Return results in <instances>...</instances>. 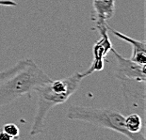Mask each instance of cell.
<instances>
[{
  "label": "cell",
  "instance_id": "cell-1",
  "mask_svg": "<svg viewBox=\"0 0 146 140\" xmlns=\"http://www.w3.org/2000/svg\"><path fill=\"white\" fill-rule=\"evenodd\" d=\"M82 80L80 73H74L72 75L62 79L51 80L34 89L38 95V104L30 128V135L35 136L42 133L46 117L50 110L69 100L71 96L79 88Z\"/></svg>",
  "mask_w": 146,
  "mask_h": 140
},
{
  "label": "cell",
  "instance_id": "cell-2",
  "mask_svg": "<svg viewBox=\"0 0 146 140\" xmlns=\"http://www.w3.org/2000/svg\"><path fill=\"white\" fill-rule=\"evenodd\" d=\"M51 80L48 74L29 58L26 67L0 81V107L11 104L22 96L29 95L37 87Z\"/></svg>",
  "mask_w": 146,
  "mask_h": 140
},
{
  "label": "cell",
  "instance_id": "cell-3",
  "mask_svg": "<svg viewBox=\"0 0 146 140\" xmlns=\"http://www.w3.org/2000/svg\"><path fill=\"white\" fill-rule=\"evenodd\" d=\"M66 116L69 120L84 121L101 128L112 130L130 140H145L143 133L135 135L126 130L125 116L117 110L105 107L73 105L69 107Z\"/></svg>",
  "mask_w": 146,
  "mask_h": 140
},
{
  "label": "cell",
  "instance_id": "cell-4",
  "mask_svg": "<svg viewBox=\"0 0 146 140\" xmlns=\"http://www.w3.org/2000/svg\"><path fill=\"white\" fill-rule=\"evenodd\" d=\"M127 110L131 109L143 118L145 114V82L146 80L120 79Z\"/></svg>",
  "mask_w": 146,
  "mask_h": 140
},
{
  "label": "cell",
  "instance_id": "cell-5",
  "mask_svg": "<svg viewBox=\"0 0 146 140\" xmlns=\"http://www.w3.org/2000/svg\"><path fill=\"white\" fill-rule=\"evenodd\" d=\"M108 24H102V26L94 27V30H97L100 34V38L94 43L92 47V61L90 65L89 69L84 73H80L82 78L91 75L92 73L95 71H101L104 70L106 57L108 53L110 52L112 48V43L108 36Z\"/></svg>",
  "mask_w": 146,
  "mask_h": 140
},
{
  "label": "cell",
  "instance_id": "cell-6",
  "mask_svg": "<svg viewBox=\"0 0 146 140\" xmlns=\"http://www.w3.org/2000/svg\"><path fill=\"white\" fill-rule=\"evenodd\" d=\"M110 52L115 57L117 62V68L115 71V76L118 79H138L146 80V71L145 66H141L135 63L131 59L123 57L112 47Z\"/></svg>",
  "mask_w": 146,
  "mask_h": 140
},
{
  "label": "cell",
  "instance_id": "cell-7",
  "mask_svg": "<svg viewBox=\"0 0 146 140\" xmlns=\"http://www.w3.org/2000/svg\"><path fill=\"white\" fill-rule=\"evenodd\" d=\"M92 21L94 26L108 24V21L114 16L115 13V0H92Z\"/></svg>",
  "mask_w": 146,
  "mask_h": 140
},
{
  "label": "cell",
  "instance_id": "cell-8",
  "mask_svg": "<svg viewBox=\"0 0 146 140\" xmlns=\"http://www.w3.org/2000/svg\"><path fill=\"white\" fill-rule=\"evenodd\" d=\"M108 30L110 31L115 37L119 38L120 40H125V42L129 43L132 47V55L130 59L134 61L135 63L141 65V66H146V47L144 40H138L135 39L130 38L129 36L125 35L120 31L113 29L112 27L108 26Z\"/></svg>",
  "mask_w": 146,
  "mask_h": 140
},
{
  "label": "cell",
  "instance_id": "cell-9",
  "mask_svg": "<svg viewBox=\"0 0 146 140\" xmlns=\"http://www.w3.org/2000/svg\"><path fill=\"white\" fill-rule=\"evenodd\" d=\"M125 128L129 133L139 135L142 133L143 129V118H142L139 113H133L129 114L128 116L125 117Z\"/></svg>",
  "mask_w": 146,
  "mask_h": 140
},
{
  "label": "cell",
  "instance_id": "cell-10",
  "mask_svg": "<svg viewBox=\"0 0 146 140\" xmlns=\"http://www.w3.org/2000/svg\"><path fill=\"white\" fill-rule=\"evenodd\" d=\"M29 61V58H23V59L18 61L16 64H14L13 66L8 68V69H6L4 71H0V81L8 78V77L11 76L12 74H14L15 73H17V71L22 70L23 68L27 66Z\"/></svg>",
  "mask_w": 146,
  "mask_h": 140
},
{
  "label": "cell",
  "instance_id": "cell-11",
  "mask_svg": "<svg viewBox=\"0 0 146 140\" xmlns=\"http://www.w3.org/2000/svg\"><path fill=\"white\" fill-rule=\"evenodd\" d=\"M4 132H6L8 135H10L13 139L19 138L20 135V130L18 128V126L14 123H7L3 126L2 129Z\"/></svg>",
  "mask_w": 146,
  "mask_h": 140
},
{
  "label": "cell",
  "instance_id": "cell-12",
  "mask_svg": "<svg viewBox=\"0 0 146 140\" xmlns=\"http://www.w3.org/2000/svg\"><path fill=\"white\" fill-rule=\"evenodd\" d=\"M18 4L14 0H0V7H17Z\"/></svg>",
  "mask_w": 146,
  "mask_h": 140
},
{
  "label": "cell",
  "instance_id": "cell-13",
  "mask_svg": "<svg viewBox=\"0 0 146 140\" xmlns=\"http://www.w3.org/2000/svg\"><path fill=\"white\" fill-rule=\"evenodd\" d=\"M0 140H13V138L2 130V131H0Z\"/></svg>",
  "mask_w": 146,
  "mask_h": 140
}]
</instances>
